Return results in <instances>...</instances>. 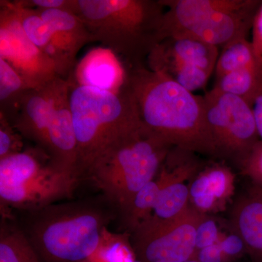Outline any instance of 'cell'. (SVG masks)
<instances>
[{
    "label": "cell",
    "mask_w": 262,
    "mask_h": 262,
    "mask_svg": "<svg viewBox=\"0 0 262 262\" xmlns=\"http://www.w3.org/2000/svg\"><path fill=\"white\" fill-rule=\"evenodd\" d=\"M249 192L253 195L258 196V198L262 200V189L261 188L255 187L253 186L251 189H250Z\"/></svg>",
    "instance_id": "1f68e13d"
},
{
    "label": "cell",
    "mask_w": 262,
    "mask_h": 262,
    "mask_svg": "<svg viewBox=\"0 0 262 262\" xmlns=\"http://www.w3.org/2000/svg\"><path fill=\"white\" fill-rule=\"evenodd\" d=\"M206 215L190 206L171 220L150 216L131 232V248L139 262H185L194 259L196 227Z\"/></svg>",
    "instance_id": "9c48e42d"
},
{
    "label": "cell",
    "mask_w": 262,
    "mask_h": 262,
    "mask_svg": "<svg viewBox=\"0 0 262 262\" xmlns=\"http://www.w3.org/2000/svg\"><path fill=\"white\" fill-rule=\"evenodd\" d=\"M194 259L198 262H228L218 243L196 251Z\"/></svg>",
    "instance_id": "f546056e"
},
{
    "label": "cell",
    "mask_w": 262,
    "mask_h": 262,
    "mask_svg": "<svg viewBox=\"0 0 262 262\" xmlns=\"http://www.w3.org/2000/svg\"><path fill=\"white\" fill-rule=\"evenodd\" d=\"M31 8L38 10H58L78 15L79 0H23Z\"/></svg>",
    "instance_id": "4316f807"
},
{
    "label": "cell",
    "mask_w": 262,
    "mask_h": 262,
    "mask_svg": "<svg viewBox=\"0 0 262 262\" xmlns=\"http://www.w3.org/2000/svg\"><path fill=\"white\" fill-rule=\"evenodd\" d=\"M193 179L189 184L190 206L206 215L225 211L235 191V176L231 168L224 164H213Z\"/></svg>",
    "instance_id": "4fadbf2b"
},
{
    "label": "cell",
    "mask_w": 262,
    "mask_h": 262,
    "mask_svg": "<svg viewBox=\"0 0 262 262\" xmlns=\"http://www.w3.org/2000/svg\"><path fill=\"white\" fill-rule=\"evenodd\" d=\"M0 262H42L11 215L2 216Z\"/></svg>",
    "instance_id": "ac0fdd59"
},
{
    "label": "cell",
    "mask_w": 262,
    "mask_h": 262,
    "mask_svg": "<svg viewBox=\"0 0 262 262\" xmlns=\"http://www.w3.org/2000/svg\"><path fill=\"white\" fill-rule=\"evenodd\" d=\"M173 148L144 126L99 157L83 179L102 192L122 219L136 194L157 177Z\"/></svg>",
    "instance_id": "5b68a950"
},
{
    "label": "cell",
    "mask_w": 262,
    "mask_h": 262,
    "mask_svg": "<svg viewBox=\"0 0 262 262\" xmlns=\"http://www.w3.org/2000/svg\"><path fill=\"white\" fill-rule=\"evenodd\" d=\"M24 213L18 223L42 262H84L99 248L117 210L101 194Z\"/></svg>",
    "instance_id": "7a4b0ae2"
},
{
    "label": "cell",
    "mask_w": 262,
    "mask_h": 262,
    "mask_svg": "<svg viewBox=\"0 0 262 262\" xmlns=\"http://www.w3.org/2000/svg\"><path fill=\"white\" fill-rule=\"evenodd\" d=\"M68 77L80 85L117 92L126 82L127 71L113 51L99 47L88 52Z\"/></svg>",
    "instance_id": "5bb4252c"
},
{
    "label": "cell",
    "mask_w": 262,
    "mask_h": 262,
    "mask_svg": "<svg viewBox=\"0 0 262 262\" xmlns=\"http://www.w3.org/2000/svg\"><path fill=\"white\" fill-rule=\"evenodd\" d=\"M165 6L160 42L171 36L196 39L223 48L248 38L261 1L258 0H161Z\"/></svg>",
    "instance_id": "8992f818"
},
{
    "label": "cell",
    "mask_w": 262,
    "mask_h": 262,
    "mask_svg": "<svg viewBox=\"0 0 262 262\" xmlns=\"http://www.w3.org/2000/svg\"><path fill=\"white\" fill-rule=\"evenodd\" d=\"M203 98L205 122L215 156L239 163L260 141L252 106L243 98L212 89Z\"/></svg>",
    "instance_id": "ba28073f"
},
{
    "label": "cell",
    "mask_w": 262,
    "mask_h": 262,
    "mask_svg": "<svg viewBox=\"0 0 262 262\" xmlns=\"http://www.w3.org/2000/svg\"><path fill=\"white\" fill-rule=\"evenodd\" d=\"M219 49L192 38L171 36L160 41L150 52L147 67L168 77L186 67H198L214 73Z\"/></svg>",
    "instance_id": "7c38bea8"
},
{
    "label": "cell",
    "mask_w": 262,
    "mask_h": 262,
    "mask_svg": "<svg viewBox=\"0 0 262 262\" xmlns=\"http://www.w3.org/2000/svg\"><path fill=\"white\" fill-rule=\"evenodd\" d=\"M262 87V71L257 67L230 72L215 79L213 89L245 100L252 106Z\"/></svg>",
    "instance_id": "d6986e66"
},
{
    "label": "cell",
    "mask_w": 262,
    "mask_h": 262,
    "mask_svg": "<svg viewBox=\"0 0 262 262\" xmlns=\"http://www.w3.org/2000/svg\"><path fill=\"white\" fill-rule=\"evenodd\" d=\"M218 244L228 262L241 257L246 251L244 241L235 232L229 235L222 236Z\"/></svg>",
    "instance_id": "83f0119b"
},
{
    "label": "cell",
    "mask_w": 262,
    "mask_h": 262,
    "mask_svg": "<svg viewBox=\"0 0 262 262\" xmlns=\"http://www.w3.org/2000/svg\"><path fill=\"white\" fill-rule=\"evenodd\" d=\"M37 10L51 27L53 46L73 70L77 53L84 46L94 42L83 20L78 15L63 10Z\"/></svg>",
    "instance_id": "9a60e30c"
},
{
    "label": "cell",
    "mask_w": 262,
    "mask_h": 262,
    "mask_svg": "<svg viewBox=\"0 0 262 262\" xmlns=\"http://www.w3.org/2000/svg\"><path fill=\"white\" fill-rule=\"evenodd\" d=\"M185 262H198V261H196V260H195V259H192V260H189V261H185Z\"/></svg>",
    "instance_id": "d6a6232c"
},
{
    "label": "cell",
    "mask_w": 262,
    "mask_h": 262,
    "mask_svg": "<svg viewBox=\"0 0 262 262\" xmlns=\"http://www.w3.org/2000/svg\"><path fill=\"white\" fill-rule=\"evenodd\" d=\"M221 237L222 234L220 233V226L209 215H205L196 229V251L217 244Z\"/></svg>",
    "instance_id": "484cf974"
},
{
    "label": "cell",
    "mask_w": 262,
    "mask_h": 262,
    "mask_svg": "<svg viewBox=\"0 0 262 262\" xmlns=\"http://www.w3.org/2000/svg\"><path fill=\"white\" fill-rule=\"evenodd\" d=\"M80 181L56 168L41 150H25L0 159L2 215L10 210L37 211L70 198Z\"/></svg>",
    "instance_id": "52a82bcc"
},
{
    "label": "cell",
    "mask_w": 262,
    "mask_h": 262,
    "mask_svg": "<svg viewBox=\"0 0 262 262\" xmlns=\"http://www.w3.org/2000/svg\"><path fill=\"white\" fill-rule=\"evenodd\" d=\"M234 232L244 241L254 262H262V200L248 193L234 207L232 215Z\"/></svg>",
    "instance_id": "2e32d148"
},
{
    "label": "cell",
    "mask_w": 262,
    "mask_h": 262,
    "mask_svg": "<svg viewBox=\"0 0 262 262\" xmlns=\"http://www.w3.org/2000/svg\"><path fill=\"white\" fill-rule=\"evenodd\" d=\"M60 78L39 89L27 90L7 118L22 137L34 142L46 155L59 137L56 97Z\"/></svg>",
    "instance_id": "8fae6325"
},
{
    "label": "cell",
    "mask_w": 262,
    "mask_h": 262,
    "mask_svg": "<svg viewBox=\"0 0 262 262\" xmlns=\"http://www.w3.org/2000/svg\"><path fill=\"white\" fill-rule=\"evenodd\" d=\"M11 3L24 32L33 44L56 62L67 75H70L72 70L66 63L61 53L53 46V32L51 27L42 18L39 11L26 5L23 0H15L11 1Z\"/></svg>",
    "instance_id": "e0dca14e"
},
{
    "label": "cell",
    "mask_w": 262,
    "mask_h": 262,
    "mask_svg": "<svg viewBox=\"0 0 262 262\" xmlns=\"http://www.w3.org/2000/svg\"><path fill=\"white\" fill-rule=\"evenodd\" d=\"M22 139L7 117L0 113V159L23 151Z\"/></svg>",
    "instance_id": "603a6c76"
},
{
    "label": "cell",
    "mask_w": 262,
    "mask_h": 262,
    "mask_svg": "<svg viewBox=\"0 0 262 262\" xmlns=\"http://www.w3.org/2000/svg\"><path fill=\"white\" fill-rule=\"evenodd\" d=\"M79 6L94 42L113 51L125 68L144 65L160 42L161 0H79Z\"/></svg>",
    "instance_id": "277c9868"
},
{
    "label": "cell",
    "mask_w": 262,
    "mask_h": 262,
    "mask_svg": "<svg viewBox=\"0 0 262 262\" xmlns=\"http://www.w3.org/2000/svg\"><path fill=\"white\" fill-rule=\"evenodd\" d=\"M255 67L258 66L251 40L248 38H239L222 48L215 64V79L230 72Z\"/></svg>",
    "instance_id": "44dd1931"
},
{
    "label": "cell",
    "mask_w": 262,
    "mask_h": 262,
    "mask_svg": "<svg viewBox=\"0 0 262 262\" xmlns=\"http://www.w3.org/2000/svg\"><path fill=\"white\" fill-rule=\"evenodd\" d=\"M164 182L165 177L160 168L155 179L146 184L136 194L126 214L121 219L127 231L132 232L138 226L152 214Z\"/></svg>",
    "instance_id": "ffe728a7"
},
{
    "label": "cell",
    "mask_w": 262,
    "mask_h": 262,
    "mask_svg": "<svg viewBox=\"0 0 262 262\" xmlns=\"http://www.w3.org/2000/svg\"><path fill=\"white\" fill-rule=\"evenodd\" d=\"M29 89L16 71L0 58V113L9 118L19 99Z\"/></svg>",
    "instance_id": "7402d4cb"
},
{
    "label": "cell",
    "mask_w": 262,
    "mask_h": 262,
    "mask_svg": "<svg viewBox=\"0 0 262 262\" xmlns=\"http://www.w3.org/2000/svg\"><path fill=\"white\" fill-rule=\"evenodd\" d=\"M252 111L260 140L262 141V87L252 104Z\"/></svg>",
    "instance_id": "4dcf8cb0"
},
{
    "label": "cell",
    "mask_w": 262,
    "mask_h": 262,
    "mask_svg": "<svg viewBox=\"0 0 262 262\" xmlns=\"http://www.w3.org/2000/svg\"><path fill=\"white\" fill-rule=\"evenodd\" d=\"M0 58L21 77L29 89L68 75L56 62L33 44L22 28L11 1H0Z\"/></svg>",
    "instance_id": "30bf717a"
},
{
    "label": "cell",
    "mask_w": 262,
    "mask_h": 262,
    "mask_svg": "<svg viewBox=\"0 0 262 262\" xmlns=\"http://www.w3.org/2000/svg\"><path fill=\"white\" fill-rule=\"evenodd\" d=\"M251 33V46L256 63L262 71V1L253 18Z\"/></svg>",
    "instance_id": "f1b7e54d"
},
{
    "label": "cell",
    "mask_w": 262,
    "mask_h": 262,
    "mask_svg": "<svg viewBox=\"0 0 262 262\" xmlns=\"http://www.w3.org/2000/svg\"><path fill=\"white\" fill-rule=\"evenodd\" d=\"M209 71L198 67H186L179 69L170 76L175 82L187 91L193 92L206 85L212 75Z\"/></svg>",
    "instance_id": "cb8c5ba5"
},
{
    "label": "cell",
    "mask_w": 262,
    "mask_h": 262,
    "mask_svg": "<svg viewBox=\"0 0 262 262\" xmlns=\"http://www.w3.org/2000/svg\"><path fill=\"white\" fill-rule=\"evenodd\" d=\"M126 84L143 125L173 147L215 156L203 96L144 65L126 68Z\"/></svg>",
    "instance_id": "6da1fadb"
},
{
    "label": "cell",
    "mask_w": 262,
    "mask_h": 262,
    "mask_svg": "<svg viewBox=\"0 0 262 262\" xmlns=\"http://www.w3.org/2000/svg\"><path fill=\"white\" fill-rule=\"evenodd\" d=\"M242 173L248 177L255 187L262 189V141H258L248 156L239 163Z\"/></svg>",
    "instance_id": "d4e9b609"
},
{
    "label": "cell",
    "mask_w": 262,
    "mask_h": 262,
    "mask_svg": "<svg viewBox=\"0 0 262 262\" xmlns=\"http://www.w3.org/2000/svg\"><path fill=\"white\" fill-rule=\"evenodd\" d=\"M70 103L80 181L99 157L144 128L126 82L117 92L76 84L69 77Z\"/></svg>",
    "instance_id": "3957f363"
}]
</instances>
